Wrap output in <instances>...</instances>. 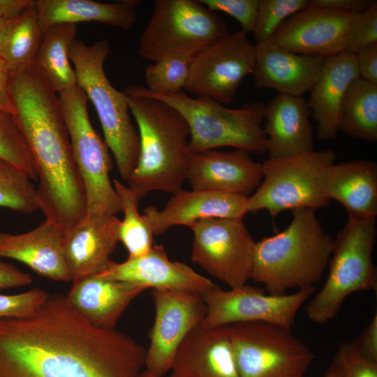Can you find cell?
Listing matches in <instances>:
<instances>
[{
    "label": "cell",
    "mask_w": 377,
    "mask_h": 377,
    "mask_svg": "<svg viewBox=\"0 0 377 377\" xmlns=\"http://www.w3.org/2000/svg\"><path fill=\"white\" fill-rule=\"evenodd\" d=\"M146 350L93 325L60 293L29 315L0 318V377H138Z\"/></svg>",
    "instance_id": "6da1fadb"
},
{
    "label": "cell",
    "mask_w": 377,
    "mask_h": 377,
    "mask_svg": "<svg viewBox=\"0 0 377 377\" xmlns=\"http://www.w3.org/2000/svg\"><path fill=\"white\" fill-rule=\"evenodd\" d=\"M8 91L35 164L39 209L66 231L86 216L87 202L58 93L35 64L10 73Z\"/></svg>",
    "instance_id": "7a4b0ae2"
},
{
    "label": "cell",
    "mask_w": 377,
    "mask_h": 377,
    "mask_svg": "<svg viewBox=\"0 0 377 377\" xmlns=\"http://www.w3.org/2000/svg\"><path fill=\"white\" fill-rule=\"evenodd\" d=\"M124 93L140 139L137 163L126 185L140 200L154 191L176 193L186 180L193 156L186 121L161 101Z\"/></svg>",
    "instance_id": "3957f363"
},
{
    "label": "cell",
    "mask_w": 377,
    "mask_h": 377,
    "mask_svg": "<svg viewBox=\"0 0 377 377\" xmlns=\"http://www.w3.org/2000/svg\"><path fill=\"white\" fill-rule=\"evenodd\" d=\"M283 231L256 242L251 279L268 294L313 287L322 278L332 255L334 239L323 228L314 209L292 210Z\"/></svg>",
    "instance_id": "277c9868"
},
{
    "label": "cell",
    "mask_w": 377,
    "mask_h": 377,
    "mask_svg": "<svg viewBox=\"0 0 377 377\" xmlns=\"http://www.w3.org/2000/svg\"><path fill=\"white\" fill-rule=\"evenodd\" d=\"M124 92L161 101L179 112L188 126L193 154L220 147L266 152L267 138L261 126L265 105L261 103L228 108L209 98L192 97L183 91L156 94L140 84L128 85Z\"/></svg>",
    "instance_id": "5b68a950"
},
{
    "label": "cell",
    "mask_w": 377,
    "mask_h": 377,
    "mask_svg": "<svg viewBox=\"0 0 377 377\" xmlns=\"http://www.w3.org/2000/svg\"><path fill=\"white\" fill-rule=\"evenodd\" d=\"M110 52L107 39L89 45L76 38L71 46L69 59L73 64L77 84L96 109L105 142L126 184L137 163L140 139L131 121L126 95L115 89L105 75L104 62Z\"/></svg>",
    "instance_id": "8992f818"
},
{
    "label": "cell",
    "mask_w": 377,
    "mask_h": 377,
    "mask_svg": "<svg viewBox=\"0 0 377 377\" xmlns=\"http://www.w3.org/2000/svg\"><path fill=\"white\" fill-rule=\"evenodd\" d=\"M376 237V218L348 216L334 240L325 283L306 309L310 320L325 323L337 316L350 294L376 290L371 258Z\"/></svg>",
    "instance_id": "52a82bcc"
},
{
    "label": "cell",
    "mask_w": 377,
    "mask_h": 377,
    "mask_svg": "<svg viewBox=\"0 0 377 377\" xmlns=\"http://www.w3.org/2000/svg\"><path fill=\"white\" fill-rule=\"evenodd\" d=\"M59 109L70 138L74 160L84 187L87 216L106 217L121 212L110 179L112 162L108 147L93 127L88 98L77 84L58 93Z\"/></svg>",
    "instance_id": "ba28073f"
},
{
    "label": "cell",
    "mask_w": 377,
    "mask_h": 377,
    "mask_svg": "<svg viewBox=\"0 0 377 377\" xmlns=\"http://www.w3.org/2000/svg\"><path fill=\"white\" fill-rule=\"evenodd\" d=\"M229 34L223 18L199 0H156L139 40V54L152 63L193 55Z\"/></svg>",
    "instance_id": "9c48e42d"
},
{
    "label": "cell",
    "mask_w": 377,
    "mask_h": 377,
    "mask_svg": "<svg viewBox=\"0 0 377 377\" xmlns=\"http://www.w3.org/2000/svg\"><path fill=\"white\" fill-rule=\"evenodd\" d=\"M336 157L333 150L327 149L265 160L263 180L249 197L248 212L266 210L274 218L286 209L325 207L330 200L320 191V176Z\"/></svg>",
    "instance_id": "30bf717a"
},
{
    "label": "cell",
    "mask_w": 377,
    "mask_h": 377,
    "mask_svg": "<svg viewBox=\"0 0 377 377\" xmlns=\"http://www.w3.org/2000/svg\"><path fill=\"white\" fill-rule=\"evenodd\" d=\"M239 377H304L315 358L283 327L264 322L229 325Z\"/></svg>",
    "instance_id": "8fae6325"
},
{
    "label": "cell",
    "mask_w": 377,
    "mask_h": 377,
    "mask_svg": "<svg viewBox=\"0 0 377 377\" xmlns=\"http://www.w3.org/2000/svg\"><path fill=\"white\" fill-rule=\"evenodd\" d=\"M190 228L193 263L229 288L251 279L256 242L242 220L205 219Z\"/></svg>",
    "instance_id": "7c38bea8"
},
{
    "label": "cell",
    "mask_w": 377,
    "mask_h": 377,
    "mask_svg": "<svg viewBox=\"0 0 377 377\" xmlns=\"http://www.w3.org/2000/svg\"><path fill=\"white\" fill-rule=\"evenodd\" d=\"M315 287L282 295L266 294L247 286L223 290L216 284L201 295L206 313L201 325L216 327L238 323L264 322L291 330L300 307L313 295Z\"/></svg>",
    "instance_id": "4fadbf2b"
},
{
    "label": "cell",
    "mask_w": 377,
    "mask_h": 377,
    "mask_svg": "<svg viewBox=\"0 0 377 377\" xmlns=\"http://www.w3.org/2000/svg\"><path fill=\"white\" fill-rule=\"evenodd\" d=\"M255 61L256 46L247 34L230 33L195 54L184 89L228 104L244 77L253 73Z\"/></svg>",
    "instance_id": "5bb4252c"
},
{
    "label": "cell",
    "mask_w": 377,
    "mask_h": 377,
    "mask_svg": "<svg viewBox=\"0 0 377 377\" xmlns=\"http://www.w3.org/2000/svg\"><path fill=\"white\" fill-rule=\"evenodd\" d=\"M155 308L154 324L149 334L145 368L163 376L170 372L175 354L187 335L200 325L206 313L201 294L152 290Z\"/></svg>",
    "instance_id": "9a60e30c"
},
{
    "label": "cell",
    "mask_w": 377,
    "mask_h": 377,
    "mask_svg": "<svg viewBox=\"0 0 377 377\" xmlns=\"http://www.w3.org/2000/svg\"><path fill=\"white\" fill-rule=\"evenodd\" d=\"M353 15L308 4L286 19L270 40L297 54L326 58L343 52Z\"/></svg>",
    "instance_id": "2e32d148"
},
{
    "label": "cell",
    "mask_w": 377,
    "mask_h": 377,
    "mask_svg": "<svg viewBox=\"0 0 377 377\" xmlns=\"http://www.w3.org/2000/svg\"><path fill=\"white\" fill-rule=\"evenodd\" d=\"M249 197L214 191L179 190L159 210L150 206L142 216L152 234L159 235L175 226L190 227L205 219L243 220Z\"/></svg>",
    "instance_id": "e0dca14e"
},
{
    "label": "cell",
    "mask_w": 377,
    "mask_h": 377,
    "mask_svg": "<svg viewBox=\"0 0 377 377\" xmlns=\"http://www.w3.org/2000/svg\"><path fill=\"white\" fill-rule=\"evenodd\" d=\"M96 276L138 284L152 290H182L202 294L216 285L186 264L171 261L162 245L154 244L146 254L128 258L122 263L112 261Z\"/></svg>",
    "instance_id": "ac0fdd59"
},
{
    "label": "cell",
    "mask_w": 377,
    "mask_h": 377,
    "mask_svg": "<svg viewBox=\"0 0 377 377\" xmlns=\"http://www.w3.org/2000/svg\"><path fill=\"white\" fill-rule=\"evenodd\" d=\"M236 149L193 154L186 180L192 190L214 191L249 197L260 184L262 163Z\"/></svg>",
    "instance_id": "d6986e66"
},
{
    "label": "cell",
    "mask_w": 377,
    "mask_h": 377,
    "mask_svg": "<svg viewBox=\"0 0 377 377\" xmlns=\"http://www.w3.org/2000/svg\"><path fill=\"white\" fill-rule=\"evenodd\" d=\"M120 222L116 216L86 215L64 231L63 252L70 281L98 274L109 267L119 242Z\"/></svg>",
    "instance_id": "ffe728a7"
},
{
    "label": "cell",
    "mask_w": 377,
    "mask_h": 377,
    "mask_svg": "<svg viewBox=\"0 0 377 377\" xmlns=\"http://www.w3.org/2000/svg\"><path fill=\"white\" fill-rule=\"evenodd\" d=\"M169 377H239L229 325L193 329L179 346Z\"/></svg>",
    "instance_id": "44dd1931"
},
{
    "label": "cell",
    "mask_w": 377,
    "mask_h": 377,
    "mask_svg": "<svg viewBox=\"0 0 377 377\" xmlns=\"http://www.w3.org/2000/svg\"><path fill=\"white\" fill-rule=\"evenodd\" d=\"M256 61L253 71L258 88L276 90L279 94L302 96L316 82L325 58L300 54L272 40L255 44Z\"/></svg>",
    "instance_id": "7402d4cb"
},
{
    "label": "cell",
    "mask_w": 377,
    "mask_h": 377,
    "mask_svg": "<svg viewBox=\"0 0 377 377\" xmlns=\"http://www.w3.org/2000/svg\"><path fill=\"white\" fill-rule=\"evenodd\" d=\"M310 112L302 96L278 94L265 106L268 158H286L313 150Z\"/></svg>",
    "instance_id": "603a6c76"
},
{
    "label": "cell",
    "mask_w": 377,
    "mask_h": 377,
    "mask_svg": "<svg viewBox=\"0 0 377 377\" xmlns=\"http://www.w3.org/2000/svg\"><path fill=\"white\" fill-rule=\"evenodd\" d=\"M320 188L329 200H335L346 209L348 216L376 218L377 163L356 159L334 163L322 171Z\"/></svg>",
    "instance_id": "cb8c5ba5"
},
{
    "label": "cell",
    "mask_w": 377,
    "mask_h": 377,
    "mask_svg": "<svg viewBox=\"0 0 377 377\" xmlns=\"http://www.w3.org/2000/svg\"><path fill=\"white\" fill-rule=\"evenodd\" d=\"M64 230L47 219L25 233L0 231V258L20 261L45 278L69 281L63 252Z\"/></svg>",
    "instance_id": "d4e9b609"
},
{
    "label": "cell",
    "mask_w": 377,
    "mask_h": 377,
    "mask_svg": "<svg viewBox=\"0 0 377 377\" xmlns=\"http://www.w3.org/2000/svg\"><path fill=\"white\" fill-rule=\"evenodd\" d=\"M360 77L355 54L342 52L325 58L320 74L307 102L317 124V136L323 140L337 138L340 110L346 93Z\"/></svg>",
    "instance_id": "484cf974"
},
{
    "label": "cell",
    "mask_w": 377,
    "mask_h": 377,
    "mask_svg": "<svg viewBox=\"0 0 377 377\" xmlns=\"http://www.w3.org/2000/svg\"><path fill=\"white\" fill-rule=\"evenodd\" d=\"M146 290L138 284L93 275L73 281L66 296L91 324L112 330L133 300Z\"/></svg>",
    "instance_id": "4316f807"
},
{
    "label": "cell",
    "mask_w": 377,
    "mask_h": 377,
    "mask_svg": "<svg viewBox=\"0 0 377 377\" xmlns=\"http://www.w3.org/2000/svg\"><path fill=\"white\" fill-rule=\"evenodd\" d=\"M138 0L103 3L92 0L35 1L43 34L52 26L68 23L94 22L118 28L131 29L137 20Z\"/></svg>",
    "instance_id": "83f0119b"
},
{
    "label": "cell",
    "mask_w": 377,
    "mask_h": 377,
    "mask_svg": "<svg viewBox=\"0 0 377 377\" xmlns=\"http://www.w3.org/2000/svg\"><path fill=\"white\" fill-rule=\"evenodd\" d=\"M43 36L33 1L6 22L0 36V56L10 73L35 64Z\"/></svg>",
    "instance_id": "f1b7e54d"
},
{
    "label": "cell",
    "mask_w": 377,
    "mask_h": 377,
    "mask_svg": "<svg viewBox=\"0 0 377 377\" xmlns=\"http://www.w3.org/2000/svg\"><path fill=\"white\" fill-rule=\"evenodd\" d=\"M77 34L76 24L61 23L50 27L43 36L35 65L57 93L77 84L75 72L69 59V50Z\"/></svg>",
    "instance_id": "f546056e"
},
{
    "label": "cell",
    "mask_w": 377,
    "mask_h": 377,
    "mask_svg": "<svg viewBox=\"0 0 377 377\" xmlns=\"http://www.w3.org/2000/svg\"><path fill=\"white\" fill-rule=\"evenodd\" d=\"M339 131L366 142L377 140V84L360 77L350 84L339 114Z\"/></svg>",
    "instance_id": "4dcf8cb0"
},
{
    "label": "cell",
    "mask_w": 377,
    "mask_h": 377,
    "mask_svg": "<svg viewBox=\"0 0 377 377\" xmlns=\"http://www.w3.org/2000/svg\"><path fill=\"white\" fill-rule=\"evenodd\" d=\"M112 184L124 215L119 225V240L128 251V258L142 256L151 249L154 235L139 212L140 199L130 187L118 179H114Z\"/></svg>",
    "instance_id": "1f68e13d"
},
{
    "label": "cell",
    "mask_w": 377,
    "mask_h": 377,
    "mask_svg": "<svg viewBox=\"0 0 377 377\" xmlns=\"http://www.w3.org/2000/svg\"><path fill=\"white\" fill-rule=\"evenodd\" d=\"M0 207L24 214L39 209L36 188L31 179L21 170L1 158Z\"/></svg>",
    "instance_id": "d6a6232c"
},
{
    "label": "cell",
    "mask_w": 377,
    "mask_h": 377,
    "mask_svg": "<svg viewBox=\"0 0 377 377\" xmlns=\"http://www.w3.org/2000/svg\"><path fill=\"white\" fill-rule=\"evenodd\" d=\"M193 55H173L147 66V88L156 94H174L184 89Z\"/></svg>",
    "instance_id": "836d02e7"
},
{
    "label": "cell",
    "mask_w": 377,
    "mask_h": 377,
    "mask_svg": "<svg viewBox=\"0 0 377 377\" xmlns=\"http://www.w3.org/2000/svg\"><path fill=\"white\" fill-rule=\"evenodd\" d=\"M0 158L21 170L31 179H38L34 159L14 116L1 110Z\"/></svg>",
    "instance_id": "e575fe53"
},
{
    "label": "cell",
    "mask_w": 377,
    "mask_h": 377,
    "mask_svg": "<svg viewBox=\"0 0 377 377\" xmlns=\"http://www.w3.org/2000/svg\"><path fill=\"white\" fill-rule=\"evenodd\" d=\"M308 5L306 0H259L253 31L255 44L271 39L281 24Z\"/></svg>",
    "instance_id": "d590c367"
},
{
    "label": "cell",
    "mask_w": 377,
    "mask_h": 377,
    "mask_svg": "<svg viewBox=\"0 0 377 377\" xmlns=\"http://www.w3.org/2000/svg\"><path fill=\"white\" fill-rule=\"evenodd\" d=\"M377 43V2L354 13L350 21L343 52L355 54L360 50Z\"/></svg>",
    "instance_id": "8d00e7d4"
},
{
    "label": "cell",
    "mask_w": 377,
    "mask_h": 377,
    "mask_svg": "<svg viewBox=\"0 0 377 377\" xmlns=\"http://www.w3.org/2000/svg\"><path fill=\"white\" fill-rule=\"evenodd\" d=\"M333 360L340 377H377V362L363 355L354 340L340 343Z\"/></svg>",
    "instance_id": "74e56055"
},
{
    "label": "cell",
    "mask_w": 377,
    "mask_h": 377,
    "mask_svg": "<svg viewBox=\"0 0 377 377\" xmlns=\"http://www.w3.org/2000/svg\"><path fill=\"white\" fill-rule=\"evenodd\" d=\"M209 10L221 11L235 18L242 31L253 32L257 17L259 0H199Z\"/></svg>",
    "instance_id": "f35d334b"
},
{
    "label": "cell",
    "mask_w": 377,
    "mask_h": 377,
    "mask_svg": "<svg viewBox=\"0 0 377 377\" xmlns=\"http://www.w3.org/2000/svg\"><path fill=\"white\" fill-rule=\"evenodd\" d=\"M48 296L45 290L36 288L15 295L0 294V318L29 315L44 303Z\"/></svg>",
    "instance_id": "ab89813d"
},
{
    "label": "cell",
    "mask_w": 377,
    "mask_h": 377,
    "mask_svg": "<svg viewBox=\"0 0 377 377\" xmlns=\"http://www.w3.org/2000/svg\"><path fill=\"white\" fill-rule=\"evenodd\" d=\"M355 58L359 77L377 84V43L360 50Z\"/></svg>",
    "instance_id": "60d3db41"
},
{
    "label": "cell",
    "mask_w": 377,
    "mask_h": 377,
    "mask_svg": "<svg viewBox=\"0 0 377 377\" xmlns=\"http://www.w3.org/2000/svg\"><path fill=\"white\" fill-rule=\"evenodd\" d=\"M366 357L377 362V314L376 313L357 339L354 340Z\"/></svg>",
    "instance_id": "b9f144b4"
},
{
    "label": "cell",
    "mask_w": 377,
    "mask_h": 377,
    "mask_svg": "<svg viewBox=\"0 0 377 377\" xmlns=\"http://www.w3.org/2000/svg\"><path fill=\"white\" fill-rule=\"evenodd\" d=\"M32 277L0 260V289L29 286Z\"/></svg>",
    "instance_id": "7bdbcfd3"
},
{
    "label": "cell",
    "mask_w": 377,
    "mask_h": 377,
    "mask_svg": "<svg viewBox=\"0 0 377 377\" xmlns=\"http://www.w3.org/2000/svg\"><path fill=\"white\" fill-rule=\"evenodd\" d=\"M371 2L367 0H310L308 1V4L354 14L366 10Z\"/></svg>",
    "instance_id": "ee69618b"
},
{
    "label": "cell",
    "mask_w": 377,
    "mask_h": 377,
    "mask_svg": "<svg viewBox=\"0 0 377 377\" xmlns=\"http://www.w3.org/2000/svg\"><path fill=\"white\" fill-rule=\"evenodd\" d=\"M10 76L8 67L0 56V110L13 115L14 108L8 91Z\"/></svg>",
    "instance_id": "f6af8a7d"
},
{
    "label": "cell",
    "mask_w": 377,
    "mask_h": 377,
    "mask_svg": "<svg viewBox=\"0 0 377 377\" xmlns=\"http://www.w3.org/2000/svg\"><path fill=\"white\" fill-rule=\"evenodd\" d=\"M33 0H0V36L6 22L30 5Z\"/></svg>",
    "instance_id": "bcb514c9"
},
{
    "label": "cell",
    "mask_w": 377,
    "mask_h": 377,
    "mask_svg": "<svg viewBox=\"0 0 377 377\" xmlns=\"http://www.w3.org/2000/svg\"><path fill=\"white\" fill-rule=\"evenodd\" d=\"M323 377H340L339 368L334 360Z\"/></svg>",
    "instance_id": "7dc6e473"
},
{
    "label": "cell",
    "mask_w": 377,
    "mask_h": 377,
    "mask_svg": "<svg viewBox=\"0 0 377 377\" xmlns=\"http://www.w3.org/2000/svg\"><path fill=\"white\" fill-rule=\"evenodd\" d=\"M138 377H164V376H156L150 373L149 371L145 370L142 371V373L140 374Z\"/></svg>",
    "instance_id": "c3c4849f"
}]
</instances>
